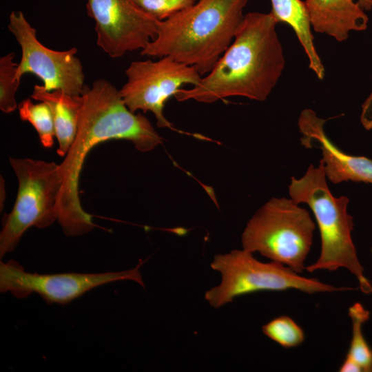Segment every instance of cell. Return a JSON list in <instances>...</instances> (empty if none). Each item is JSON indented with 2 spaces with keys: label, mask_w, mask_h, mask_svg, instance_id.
<instances>
[{
  "label": "cell",
  "mask_w": 372,
  "mask_h": 372,
  "mask_svg": "<svg viewBox=\"0 0 372 372\" xmlns=\"http://www.w3.org/2000/svg\"><path fill=\"white\" fill-rule=\"evenodd\" d=\"M315 229L309 211L291 198H271L248 221L242 234V249L300 274L306 269Z\"/></svg>",
  "instance_id": "obj_5"
},
{
  "label": "cell",
  "mask_w": 372,
  "mask_h": 372,
  "mask_svg": "<svg viewBox=\"0 0 372 372\" xmlns=\"http://www.w3.org/2000/svg\"><path fill=\"white\" fill-rule=\"evenodd\" d=\"M127 82L120 94L132 112H152L158 127L174 130L164 116L165 103L185 84L197 85L203 76L194 66L180 63L169 56L132 61L125 70Z\"/></svg>",
  "instance_id": "obj_8"
},
{
  "label": "cell",
  "mask_w": 372,
  "mask_h": 372,
  "mask_svg": "<svg viewBox=\"0 0 372 372\" xmlns=\"http://www.w3.org/2000/svg\"><path fill=\"white\" fill-rule=\"evenodd\" d=\"M326 177L320 161L318 167L310 165L302 178L292 176L289 186V194L295 203L309 206L320 234V256L306 270L313 273L345 268L355 276L362 293H372V283L364 276L351 237L354 224L353 216L347 212L349 200L344 196L335 197Z\"/></svg>",
  "instance_id": "obj_4"
},
{
  "label": "cell",
  "mask_w": 372,
  "mask_h": 372,
  "mask_svg": "<svg viewBox=\"0 0 372 372\" xmlns=\"http://www.w3.org/2000/svg\"><path fill=\"white\" fill-rule=\"evenodd\" d=\"M349 316L352 323V335L346 357L356 362L362 372H372V348L364 338L363 324L369 319L370 312L360 302L349 308Z\"/></svg>",
  "instance_id": "obj_16"
},
{
  "label": "cell",
  "mask_w": 372,
  "mask_h": 372,
  "mask_svg": "<svg viewBox=\"0 0 372 372\" xmlns=\"http://www.w3.org/2000/svg\"><path fill=\"white\" fill-rule=\"evenodd\" d=\"M248 0H197L159 21L156 38L141 51L147 56L172 59L208 74L231 44Z\"/></svg>",
  "instance_id": "obj_3"
},
{
  "label": "cell",
  "mask_w": 372,
  "mask_h": 372,
  "mask_svg": "<svg viewBox=\"0 0 372 372\" xmlns=\"http://www.w3.org/2000/svg\"><path fill=\"white\" fill-rule=\"evenodd\" d=\"M14 52H9L0 59V110L10 113L17 107L15 99L20 80L16 77L18 63L14 62Z\"/></svg>",
  "instance_id": "obj_18"
},
{
  "label": "cell",
  "mask_w": 372,
  "mask_h": 372,
  "mask_svg": "<svg viewBox=\"0 0 372 372\" xmlns=\"http://www.w3.org/2000/svg\"><path fill=\"white\" fill-rule=\"evenodd\" d=\"M86 10L95 23L98 46L111 58L141 51L156 37L159 21L133 0H87Z\"/></svg>",
  "instance_id": "obj_11"
},
{
  "label": "cell",
  "mask_w": 372,
  "mask_h": 372,
  "mask_svg": "<svg viewBox=\"0 0 372 372\" xmlns=\"http://www.w3.org/2000/svg\"><path fill=\"white\" fill-rule=\"evenodd\" d=\"M360 7L366 11H372V0H356Z\"/></svg>",
  "instance_id": "obj_23"
},
{
  "label": "cell",
  "mask_w": 372,
  "mask_h": 372,
  "mask_svg": "<svg viewBox=\"0 0 372 372\" xmlns=\"http://www.w3.org/2000/svg\"><path fill=\"white\" fill-rule=\"evenodd\" d=\"M327 120L318 117L311 109L301 112L298 125L302 134V145L322 150L320 161L327 178L333 184L344 181L372 184V160L362 156L349 155L340 149L327 136L324 125Z\"/></svg>",
  "instance_id": "obj_12"
},
{
  "label": "cell",
  "mask_w": 372,
  "mask_h": 372,
  "mask_svg": "<svg viewBox=\"0 0 372 372\" xmlns=\"http://www.w3.org/2000/svg\"><path fill=\"white\" fill-rule=\"evenodd\" d=\"M340 372H362L360 366L351 359L346 357L339 368Z\"/></svg>",
  "instance_id": "obj_22"
},
{
  "label": "cell",
  "mask_w": 372,
  "mask_h": 372,
  "mask_svg": "<svg viewBox=\"0 0 372 372\" xmlns=\"http://www.w3.org/2000/svg\"><path fill=\"white\" fill-rule=\"evenodd\" d=\"M270 12L278 23H285L295 32L307 56L309 68L322 80L325 69L314 45L311 23L305 1L302 0H270Z\"/></svg>",
  "instance_id": "obj_15"
},
{
  "label": "cell",
  "mask_w": 372,
  "mask_h": 372,
  "mask_svg": "<svg viewBox=\"0 0 372 372\" xmlns=\"http://www.w3.org/2000/svg\"><path fill=\"white\" fill-rule=\"evenodd\" d=\"M76 137L63 161L59 165L62 187L58 199V222L68 236H78L95 226L92 216L81 206L79 176L88 152L101 143L112 139L132 142L142 152L161 144L163 138L141 114L131 112L119 90L108 81L95 80L85 85Z\"/></svg>",
  "instance_id": "obj_1"
},
{
  "label": "cell",
  "mask_w": 372,
  "mask_h": 372,
  "mask_svg": "<svg viewBox=\"0 0 372 372\" xmlns=\"http://www.w3.org/2000/svg\"><path fill=\"white\" fill-rule=\"evenodd\" d=\"M314 31L338 42L346 41L352 31H364L369 17L356 0H305Z\"/></svg>",
  "instance_id": "obj_13"
},
{
  "label": "cell",
  "mask_w": 372,
  "mask_h": 372,
  "mask_svg": "<svg viewBox=\"0 0 372 372\" xmlns=\"http://www.w3.org/2000/svg\"><path fill=\"white\" fill-rule=\"evenodd\" d=\"M360 122L366 130H372V90L362 105Z\"/></svg>",
  "instance_id": "obj_21"
},
{
  "label": "cell",
  "mask_w": 372,
  "mask_h": 372,
  "mask_svg": "<svg viewBox=\"0 0 372 372\" xmlns=\"http://www.w3.org/2000/svg\"><path fill=\"white\" fill-rule=\"evenodd\" d=\"M211 267L219 271L222 276L220 284L208 290L205 295V300L215 309L232 302L238 296L262 291L295 289L313 294L354 289L302 276L279 262H262L255 258L252 253L243 249L216 255Z\"/></svg>",
  "instance_id": "obj_6"
},
{
  "label": "cell",
  "mask_w": 372,
  "mask_h": 372,
  "mask_svg": "<svg viewBox=\"0 0 372 372\" xmlns=\"http://www.w3.org/2000/svg\"><path fill=\"white\" fill-rule=\"evenodd\" d=\"M18 107L21 119L32 125L42 145L47 148L52 147L55 129L49 105L43 101L34 103L30 99H26L20 103Z\"/></svg>",
  "instance_id": "obj_17"
},
{
  "label": "cell",
  "mask_w": 372,
  "mask_h": 372,
  "mask_svg": "<svg viewBox=\"0 0 372 372\" xmlns=\"http://www.w3.org/2000/svg\"><path fill=\"white\" fill-rule=\"evenodd\" d=\"M145 12L158 21L165 20L194 4L197 0H133Z\"/></svg>",
  "instance_id": "obj_20"
},
{
  "label": "cell",
  "mask_w": 372,
  "mask_h": 372,
  "mask_svg": "<svg viewBox=\"0 0 372 372\" xmlns=\"http://www.w3.org/2000/svg\"><path fill=\"white\" fill-rule=\"evenodd\" d=\"M278 23L271 12L245 14L234 41L214 68L197 85L180 88L175 98L204 103L230 96L265 101L285 66Z\"/></svg>",
  "instance_id": "obj_2"
},
{
  "label": "cell",
  "mask_w": 372,
  "mask_h": 372,
  "mask_svg": "<svg viewBox=\"0 0 372 372\" xmlns=\"http://www.w3.org/2000/svg\"><path fill=\"white\" fill-rule=\"evenodd\" d=\"M8 28L21 49L17 79L31 73L42 81L48 91L60 90L70 95H81L85 74L75 47L64 51L47 48L38 40L36 29L21 11L10 13Z\"/></svg>",
  "instance_id": "obj_10"
},
{
  "label": "cell",
  "mask_w": 372,
  "mask_h": 372,
  "mask_svg": "<svg viewBox=\"0 0 372 372\" xmlns=\"http://www.w3.org/2000/svg\"><path fill=\"white\" fill-rule=\"evenodd\" d=\"M263 333L284 348L300 345L304 340L302 329L291 318L282 316L262 326Z\"/></svg>",
  "instance_id": "obj_19"
},
{
  "label": "cell",
  "mask_w": 372,
  "mask_h": 372,
  "mask_svg": "<svg viewBox=\"0 0 372 372\" xmlns=\"http://www.w3.org/2000/svg\"><path fill=\"white\" fill-rule=\"evenodd\" d=\"M31 97L46 103L52 113L55 137L59 142L57 154L64 156L77 133L79 113L83 104L81 95H70L62 90H46L43 85H34Z\"/></svg>",
  "instance_id": "obj_14"
},
{
  "label": "cell",
  "mask_w": 372,
  "mask_h": 372,
  "mask_svg": "<svg viewBox=\"0 0 372 372\" xmlns=\"http://www.w3.org/2000/svg\"><path fill=\"white\" fill-rule=\"evenodd\" d=\"M371 253H372V248H371Z\"/></svg>",
  "instance_id": "obj_24"
},
{
  "label": "cell",
  "mask_w": 372,
  "mask_h": 372,
  "mask_svg": "<svg viewBox=\"0 0 372 372\" xmlns=\"http://www.w3.org/2000/svg\"><path fill=\"white\" fill-rule=\"evenodd\" d=\"M143 262L140 260L134 268L122 271L40 274L25 271L14 260L1 261L0 291H9L19 298L36 293L48 304H66L94 288L119 280H132L144 287L139 271Z\"/></svg>",
  "instance_id": "obj_9"
},
{
  "label": "cell",
  "mask_w": 372,
  "mask_h": 372,
  "mask_svg": "<svg viewBox=\"0 0 372 372\" xmlns=\"http://www.w3.org/2000/svg\"><path fill=\"white\" fill-rule=\"evenodd\" d=\"M18 179L12 211L2 218L0 258L12 251L31 227L45 228L58 220V199L62 187L59 165L31 158H10Z\"/></svg>",
  "instance_id": "obj_7"
}]
</instances>
